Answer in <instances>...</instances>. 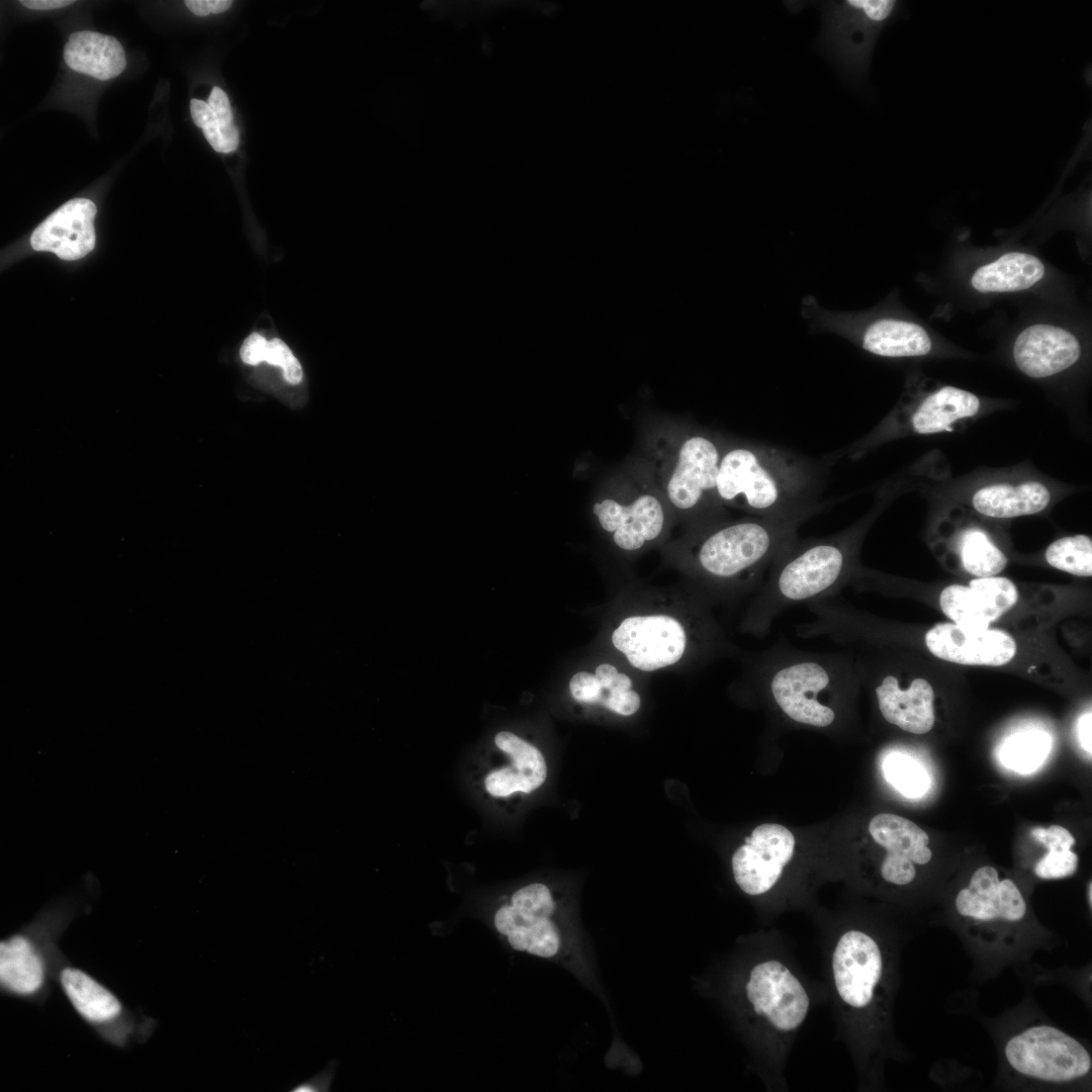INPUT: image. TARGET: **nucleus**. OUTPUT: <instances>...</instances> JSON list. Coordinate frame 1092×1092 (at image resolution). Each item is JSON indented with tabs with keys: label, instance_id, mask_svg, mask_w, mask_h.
I'll list each match as a JSON object with an SVG mask.
<instances>
[{
	"label": "nucleus",
	"instance_id": "obj_1",
	"mask_svg": "<svg viewBox=\"0 0 1092 1092\" xmlns=\"http://www.w3.org/2000/svg\"><path fill=\"white\" fill-rule=\"evenodd\" d=\"M825 467L781 447L724 440L716 496L750 516L805 517L820 513Z\"/></svg>",
	"mask_w": 1092,
	"mask_h": 1092
},
{
	"label": "nucleus",
	"instance_id": "obj_2",
	"mask_svg": "<svg viewBox=\"0 0 1092 1092\" xmlns=\"http://www.w3.org/2000/svg\"><path fill=\"white\" fill-rule=\"evenodd\" d=\"M482 918L508 948L556 964L603 996L588 934L550 885L534 881L506 891Z\"/></svg>",
	"mask_w": 1092,
	"mask_h": 1092
},
{
	"label": "nucleus",
	"instance_id": "obj_3",
	"mask_svg": "<svg viewBox=\"0 0 1092 1092\" xmlns=\"http://www.w3.org/2000/svg\"><path fill=\"white\" fill-rule=\"evenodd\" d=\"M862 524L823 538H797L775 560L753 594L741 631L766 637L779 616L792 607L837 595L849 585L857 565Z\"/></svg>",
	"mask_w": 1092,
	"mask_h": 1092
},
{
	"label": "nucleus",
	"instance_id": "obj_4",
	"mask_svg": "<svg viewBox=\"0 0 1092 1092\" xmlns=\"http://www.w3.org/2000/svg\"><path fill=\"white\" fill-rule=\"evenodd\" d=\"M746 673L789 720L819 729L836 723V702L858 676L848 650H802L783 638L753 654Z\"/></svg>",
	"mask_w": 1092,
	"mask_h": 1092
},
{
	"label": "nucleus",
	"instance_id": "obj_5",
	"mask_svg": "<svg viewBox=\"0 0 1092 1092\" xmlns=\"http://www.w3.org/2000/svg\"><path fill=\"white\" fill-rule=\"evenodd\" d=\"M805 517L749 516L702 526L687 547L693 571L710 583L754 594L781 553L797 538Z\"/></svg>",
	"mask_w": 1092,
	"mask_h": 1092
},
{
	"label": "nucleus",
	"instance_id": "obj_6",
	"mask_svg": "<svg viewBox=\"0 0 1092 1092\" xmlns=\"http://www.w3.org/2000/svg\"><path fill=\"white\" fill-rule=\"evenodd\" d=\"M958 915L970 926L965 932L984 948L1015 949L1028 937L1023 932L1027 904L1016 883L1001 878L991 866L977 869L968 886L956 896Z\"/></svg>",
	"mask_w": 1092,
	"mask_h": 1092
},
{
	"label": "nucleus",
	"instance_id": "obj_7",
	"mask_svg": "<svg viewBox=\"0 0 1092 1092\" xmlns=\"http://www.w3.org/2000/svg\"><path fill=\"white\" fill-rule=\"evenodd\" d=\"M724 439L701 430L679 433L660 456V483L666 500L685 514L701 516L704 525L722 508L716 480Z\"/></svg>",
	"mask_w": 1092,
	"mask_h": 1092
},
{
	"label": "nucleus",
	"instance_id": "obj_8",
	"mask_svg": "<svg viewBox=\"0 0 1092 1092\" xmlns=\"http://www.w3.org/2000/svg\"><path fill=\"white\" fill-rule=\"evenodd\" d=\"M896 0L828 1L822 5L821 51L842 75L861 81L882 30L900 13Z\"/></svg>",
	"mask_w": 1092,
	"mask_h": 1092
},
{
	"label": "nucleus",
	"instance_id": "obj_9",
	"mask_svg": "<svg viewBox=\"0 0 1092 1092\" xmlns=\"http://www.w3.org/2000/svg\"><path fill=\"white\" fill-rule=\"evenodd\" d=\"M1004 1060L1018 1076L1049 1084H1070L1088 1078L1092 1059L1077 1038L1049 1024H1033L1011 1035Z\"/></svg>",
	"mask_w": 1092,
	"mask_h": 1092
},
{
	"label": "nucleus",
	"instance_id": "obj_10",
	"mask_svg": "<svg viewBox=\"0 0 1092 1092\" xmlns=\"http://www.w3.org/2000/svg\"><path fill=\"white\" fill-rule=\"evenodd\" d=\"M691 631L671 616L637 615L623 619L611 640L631 666L655 671L681 660L694 644L708 648L716 641L713 632Z\"/></svg>",
	"mask_w": 1092,
	"mask_h": 1092
},
{
	"label": "nucleus",
	"instance_id": "obj_11",
	"mask_svg": "<svg viewBox=\"0 0 1092 1092\" xmlns=\"http://www.w3.org/2000/svg\"><path fill=\"white\" fill-rule=\"evenodd\" d=\"M494 750L479 769L478 781L487 799L502 806L539 789L547 778L542 752L520 736L500 731Z\"/></svg>",
	"mask_w": 1092,
	"mask_h": 1092
},
{
	"label": "nucleus",
	"instance_id": "obj_12",
	"mask_svg": "<svg viewBox=\"0 0 1092 1092\" xmlns=\"http://www.w3.org/2000/svg\"><path fill=\"white\" fill-rule=\"evenodd\" d=\"M744 995L752 1011L780 1031L797 1029L810 1008V998L802 983L776 960L757 963L750 969Z\"/></svg>",
	"mask_w": 1092,
	"mask_h": 1092
},
{
	"label": "nucleus",
	"instance_id": "obj_13",
	"mask_svg": "<svg viewBox=\"0 0 1092 1092\" xmlns=\"http://www.w3.org/2000/svg\"><path fill=\"white\" fill-rule=\"evenodd\" d=\"M832 973L840 999L849 1007L872 1005L884 976V956L869 933L851 929L841 934L832 953Z\"/></svg>",
	"mask_w": 1092,
	"mask_h": 1092
},
{
	"label": "nucleus",
	"instance_id": "obj_14",
	"mask_svg": "<svg viewBox=\"0 0 1092 1092\" xmlns=\"http://www.w3.org/2000/svg\"><path fill=\"white\" fill-rule=\"evenodd\" d=\"M794 848L795 838L787 827L774 823L757 826L732 856L736 884L751 896L766 893L781 878Z\"/></svg>",
	"mask_w": 1092,
	"mask_h": 1092
},
{
	"label": "nucleus",
	"instance_id": "obj_15",
	"mask_svg": "<svg viewBox=\"0 0 1092 1092\" xmlns=\"http://www.w3.org/2000/svg\"><path fill=\"white\" fill-rule=\"evenodd\" d=\"M869 832L887 851L880 867L881 877L887 883L909 885L917 876L916 866H925L932 858L928 834L907 818L878 814L870 821Z\"/></svg>",
	"mask_w": 1092,
	"mask_h": 1092
},
{
	"label": "nucleus",
	"instance_id": "obj_16",
	"mask_svg": "<svg viewBox=\"0 0 1092 1092\" xmlns=\"http://www.w3.org/2000/svg\"><path fill=\"white\" fill-rule=\"evenodd\" d=\"M1014 583L1001 576L979 577L969 586L950 584L940 594L942 612L960 628L988 629L1017 602Z\"/></svg>",
	"mask_w": 1092,
	"mask_h": 1092
},
{
	"label": "nucleus",
	"instance_id": "obj_17",
	"mask_svg": "<svg viewBox=\"0 0 1092 1092\" xmlns=\"http://www.w3.org/2000/svg\"><path fill=\"white\" fill-rule=\"evenodd\" d=\"M936 657L960 664L999 666L1016 654V643L998 629L969 630L953 623H938L924 637Z\"/></svg>",
	"mask_w": 1092,
	"mask_h": 1092
},
{
	"label": "nucleus",
	"instance_id": "obj_18",
	"mask_svg": "<svg viewBox=\"0 0 1092 1092\" xmlns=\"http://www.w3.org/2000/svg\"><path fill=\"white\" fill-rule=\"evenodd\" d=\"M592 510L601 527L612 534L614 543L626 551L638 550L655 540L664 527V508L649 492L639 493L626 503L604 498L595 503Z\"/></svg>",
	"mask_w": 1092,
	"mask_h": 1092
},
{
	"label": "nucleus",
	"instance_id": "obj_19",
	"mask_svg": "<svg viewBox=\"0 0 1092 1092\" xmlns=\"http://www.w3.org/2000/svg\"><path fill=\"white\" fill-rule=\"evenodd\" d=\"M97 208L87 198L71 199L49 215L32 233L31 247L74 261L95 246L94 217Z\"/></svg>",
	"mask_w": 1092,
	"mask_h": 1092
},
{
	"label": "nucleus",
	"instance_id": "obj_20",
	"mask_svg": "<svg viewBox=\"0 0 1092 1092\" xmlns=\"http://www.w3.org/2000/svg\"><path fill=\"white\" fill-rule=\"evenodd\" d=\"M1080 356L1078 339L1069 331L1048 324L1024 329L1013 346L1016 366L1032 378L1060 373L1074 365Z\"/></svg>",
	"mask_w": 1092,
	"mask_h": 1092
},
{
	"label": "nucleus",
	"instance_id": "obj_21",
	"mask_svg": "<svg viewBox=\"0 0 1092 1092\" xmlns=\"http://www.w3.org/2000/svg\"><path fill=\"white\" fill-rule=\"evenodd\" d=\"M878 708L891 725L913 734L929 732L935 721L934 692L923 677L904 687L895 672H885L875 687Z\"/></svg>",
	"mask_w": 1092,
	"mask_h": 1092
},
{
	"label": "nucleus",
	"instance_id": "obj_22",
	"mask_svg": "<svg viewBox=\"0 0 1092 1092\" xmlns=\"http://www.w3.org/2000/svg\"><path fill=\"white\" fill-rule=\"evenodd\" d=\"M632 686L627 674L611 663H601L594 673L576 672L569 681V692L577 702L600 704L616 714L630 716L638 711L641 704Z\"/></svg>",
	"mask_w": 1092,
	"mask_h": 1092
},
{
	"label": "nucleus",
	"instance_id": "obj_23",
	"mask_svg": "<svg viewBox=\"0 0 1092 1092\" xmlns=\"http://www.w3.org/2000/svg\"><path fill=\"white\" fill-rule=\"evenodd\" d=\"M64 60L70 69L99 80L120 75L126 66L120 42L111 35L91 30L70 34L64 48Z\"/></svg>",
	"mask_w": 1092,
	"mask_h": 1092
},
{
	"label": "nucleus",
	"instance_id": "obj_24",
	"mask_svg": "<svg viewBox=\"0 0 1092 1092\" xmlns=\"http://www.w3.org/2000/svg\"><path fill=\"white\" fill-rule=\"evenodd\" d=\"M1044 273V265L1037 257L1010 252L979 267L971 283L975 290L982 293L1013 292L1030 288L1043 278Z\"/></svg>",
	"mask_w": 1092,
	"mask_h": 1092
},
{
	"label": "nucleus",
	"instance_id": "obj_25",
	"mask_svg": "<svg viewBox=\"0 0 1092 1092\" xmlns=\"http://www.w3.org/2000/svg\"><path fill=\"white\" fill-rule=\"evenodd\" d=\"M1050 500L1051 493L1042 483L1027 481L1018 485L984 486L975 492L973 506L988 517L1013 518L1039 513Z\"/></svg>",
	"mask_w": 1092,
	"mask_h": 1092
},
{
	"label": "nucleus",
	"instance_id": "obj_26",
	"mask_svg": "<svg viewBox=\"0 0 1092 1092\" xmlns=\"http://www.w3.org/2000/svg\"><path fill=\"white\" fill-rule=\"evenodd\" d=\"M980 399L974 393L944 386L925 397L911 414L909 425L918 434H934L949 430L952 423L975 416Z\"/></svg>",
	"mask_w": 1092,
	"mask_h": 1092
},
{
	"label": "nucleus",
	"instance_id": "obj_27",
	"mask_svg": "<svg viewBox=\"0 0 1092 1092\" xmlns=\"http://www.w3.org/2000/svg\"><path fill=\"white\" fill-rule=\"evenodd\" d=\"M0 979L20 994L32 993L41 985L42 963L25 938L14 936L0 943Z\"/></svg>",
	"mask_w": 1092,
	"mask_h": 1092
},
{
	"label": "nucleus",
	"instance_id": "obj_28",
	"mask_svg": "<svg viewBox=\"0 0 1092 1092\" xmlns=\"http://www.w3.org/2000/svg\"><path fill=\"white\" fill-rule=\"evenodd\" d=\"M61 981L75 1008L87 1019L105 1021L120 1012L118 1000L85 973L76 969H65Z\"/></svg>",
	"mask_w": 1092,
	"mask_h": 1092
},
{
	"label": "nucleus",
	"instance_id": "obj_29",
	"mask_svg": "<svg viewBox=\"0 0 1092 1092\" xmlns=\"http://www.w3.org/2000/svg\"><path fill=\"white\" fill-rule=\"evenodd\" d=\"M1031 836L1043 844L1048 851L1035 863L1033 872L1041 880H1059L1076 873L1079 856L1072 850L1075 838L1061 825L1031 829Z\"/></svg>",
	"mask_w": 1092,
	"mask_h": 1092
},
{
	"label": "nucleus",
	"instance_id": "obj_30",
	"mask_svg": "<svg viewBox=\"0 0 1092 1092\" xmlns=\"http://www.w3.org/2000/svg\"><path fill=\"white\" fill-rule=\"evenodd\" d=\"M1052 740L1043 731H1026L1010 736L1001 745L999 757L1008 768L1028 774L1037 769L1048 757Z\"/></svg>",
	"mask_w": 1092,
	"mask_h": 1092
},
{
	"label": "nucleus",
	"instance_id": "obj_31",
	"mask_svg": "<svg viewBox=\"0 0 1092 1092\" xmlns=\"http://www.w3.org/2000/svg\"><path fill=\"white\" fill-rule=\"evenodd\" d=\"M961 557L965 569L979 577L1001 572L1008 561L986 533L977 529L968 530L962 536Z\"/></svg>",
	"mask_w": 1092,
	"mask_h": 1092
},
{
	"label": "nucleus",
	"instance_id": "obj_32",
	"mask_svg": "<svg viewBox=\"0 0 1092 1092\" xmlns=\"http://www.w3.org/2000/svg\"><path fill=\"white\" fill-rule=\"evenodd\" d=\"M1049 564L1078 576L1092 575V541L1087 535L1064 537L1045 551Z\"/></svg>",
	"mask_w": 1092,
	"mask_h": 1092
},
{
	"label": "nucleus",
	"instance_id": "obj_33",
	"mask_svg": "<svg viewBox=\"0 0 1092 1092\" xmlns=\"http://www.w3.org/2000/svg\"><path fill=\"white\" fill-rule=\"evenodd\" d=\"M883 772L887 782L906 797H921L929 789L927 771L906 753H890L883 763Z\"/></svg>",
	"mask_w": 1092,
	"mask_h": 1092
},
{
	"label": "nucleus",
	"instance_id": "obj_34",
	"mask_svg": "<svg viewBox=\"0 0 1092 1092\" xmlns=\"http://www.w3.org/2000/svg\"><path fill=\"white\" fill-rule=\"evenodd\" d=\"M190 112L193 122L202 129L209 145L216 152H234L239 145V132L233 124L220 123L207 102L191 99Z\"/></svg>",
	"mask_w": 1092,
	"mask_h": 1092
},
{
	"label": "nucleus",
	"instance_id": "obj_35",
	"mask_svg": "<svg viewBox=\"0 0 1092 1092\" xmlns=\"http://www.w3.org/2000/svg\"><path fill=\"white\" fill-rule=\"evenodd\" d=\"M264 361L282 368L283 376L291 384H297L302 379V368L288 346L280 339L274 338L268 341Z\"/></svg>",
	"mask_w": 1092,
	"mask_h": 1092
},
{
	"label": "nucleus",
	"instance_id": "obj_36",
	"mask_svg": "<svg viewBox=\"0 0 1092 1092\" xmlns=\"http://www.w3.org/2000/svg\"><path fill=\"white\" fill-rule=\"evenodd\" d=\"M338 1067V1061H331L327 1067L311 1078L294 1086L291 1092H327L330 1091L331 1085L335 1078L336 1070Z\"/></svg>",
	"mask_w": 1092,
	"mask_h": 1092
},
{
	"label": "nucleus",
	"instance_id": "obj_37",
	"mask_svg": "<svg viewBox=\"0 0 1092 1092\" xmlns=\"http://www.w3.org/2000/svg\"><path fill=\"white\" fill-rule=\"evenodd\" d=\"M268 341L261 335L253 333L244 341L240 355L242 360L250 365H257L264 361Z\"/></svg>",
	"mask_w": 1092,
	"mask_h": 1092
},
{
	"label": "nucleus",
	"instance_id": "obj_38",
	"mask_svg": "<svg viewBox=\"0 0 1092 1092\" xmlns=\"http://www.w3.org/2000/svg\"><path fill=\"white\" fill-rule=\"evenodd\" d=\"M207 103L220 123L224 125L233 124V113L230 101L222 89L216 86L213 87Z\"/></svg>",
	"mask_w": 1092,
	"mask_h": 1092
},
{
	"label": "nucleus",
	"instance_id": "obj_39",
	"mask_svg": "<svg viewBox=\"0 0 1092 1092\" xmlns=\"http://www.w3.org/2000/svg\"><path fill=\"white\" fill-rule=\"evenodd\" d=\"M184 4L187 8L197 16H206L209 13H220L228 10L232 1L230 0H186Z\"/></svg>",
	"mask_w": 1092,
	"mask_h": 1092
},
{
	"label": "nucleus",
	"instance_id": "obj_40",
	"mask_svg": "<svg viewBox=\"0 0 1092 1092\" xmlns=\"http://www.w3.org/2000/svg\"><path fill=\"white\" fill-rule=\"evenodd\" d=\"M1091 712L1085 713L1078 722V734L1082 747L1091 753Z\"/></svg>",
	"mask_w": 1092,
	"mask_h": 1092
},
{
	"label": "nucleus",
	"instance_id": "obj_41",
	"mask_svg": "<svg viewBox=\"0 0 1092 1092\" xmlns=\"http://www.w3.org/2000/svg\"><path fill=\"white\" fill-rule=\"evenodd\" d=\"M74 1L69 0H21L20 4L33 10H51L66 7Z\"/></svg>",
	"mask_w": 1092,
	"mask_h": 1092
},
{
	"label": "nucleus",
	"instance_id": "obj_42",
	"mask_svg": "<svg viewBox=\"0 0 1092 1092\" xmlns=\"http://www.w3.org/2000/svg\"><path fill=\"white\" fill-rule=\"evenodd\" d=\"M1091 894H1092V884H1091V881H1089V883L1087 885V900L1089 902L1090 908H1091V905H1092Z\"/></svg>",
	"mask_w": 1092,
	"mask_h": 1092
}]
</instances>
